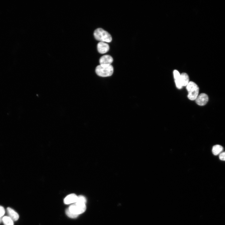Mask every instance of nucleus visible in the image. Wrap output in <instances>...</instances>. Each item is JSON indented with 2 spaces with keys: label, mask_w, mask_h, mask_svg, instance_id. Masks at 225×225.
<instances>
[{
  "label": "nucleus",
  "mask_w": 225,
  "mask_h": 225,
  "mask_svg": "<svg viewBox=\"0 0 225 225\" xmlns=\"http://www.w3.org/2000/svg\"><path fill=\"white\" fill-rule=\"evenodd\" d=\"M86 202V198L82 195H79L78 196V198L76 202L81 204H85Z\"/></svg>",
  "instance_id": "nucleus-13"
},
{
  "label": "nucleus",
  "mask_w": 225,
  "mask_h": 225,
  "mask_svg": "<svg viewBox=\"0 0 225 225\" xmlns=\"http://www.w3.org/2000/svg\"><path fill=\"white\" fill-rule=\"evenodd\" d=\"M68 208L72 213L79 215L85 211L86 207L85 204L76 202L70 206Z\"/></svg>",
  "instance_id": "nucleus-4"
},
{
  "label": "nucleus",
  "mask_w": 225,
  "mask_h": 225,
  "mask_svg": "<svg viewBox=\"0 0 225 225\" xmlns=\"http://www.w3.org/2000/svg\"><path fill=\"white\" fill-rule=\"evenodd\" d=\"M78 196L75 194L72 193L67 196L64 199V202L65 204H68L76 202Z\"/></svg>",
  "instance_id": "nucleus-8"
},
{
  "label": "nucleus",
  "mask_w": 225,
  "mask_h": 225,
  "mask_svg": "<svg viewBox=\"0 0 225 225\" xmlns=\"http://www.w3.org/2000/svg\"><path fill=\"white\" fill-rule=\"evenodd\" d=\"M65 213L68 217L71 218H75L78 216V215L75 214L70 211L68 208L66 209Z\"/></svg>",
  "instance_id": "nucleus-14"
},
{
  "label": "nucleus",
  "mask_w": 225,
  "mask_h": 225,
  "mask_svg": "<svg viewBox=\"0 0 225 225\" xmlns=\"http://www.w3.org/2000/svg\"><path fill=\"white\" fill-rule=\"evenodd\" d=\"M93 34L95 38L101 42H109L112 40L111 35L101 28L96 29L94 32Z\"/></svg>",
  "instance_id": "nucleus-1"
},
{
  "label": "nucleus",
  "mask_w": 225,
  "mask_h": 225,
  "mask_svg": "<svg viewBox=\"0 0 225 225\" xmlns=\"http://www.w3.org/2000/svg\"><path fill=\"white\" fill-rule=\"evenodd\" d=\"M95 72L98 75L103 77L111 76L113 72V68L111 65H100L97 66Z\"/></svg>",
  "instance_id": "nucleus-2"
},
{
  "label": "nucleus",
  "mask_w": 225,
  "mask_h": 225,
  "mask_svg": "<svg viewBox=\"0 0 225 225\" xmlns=\"http://www.w3.org/2000/svg\"><path fill=\"white\" fill-rule=\"evenodd\" d=\"M180 80L182 87L186 86L189 82L188 76L186 73H182L181 74Z\"/></svg>",
  "instance_id": "nucleus-10"
},
{
  "label": "nucleus",
  "mask_w": 225,
  "mask_h": 225,
  "mask_svg": "<svg viewBox=\"0 0 225 225\" xmlns=\"http://www.w3.org/2000/svg\"><path fill=\"white\" fill-rule=\"evenodd\" d=\"M2 217H0V223L2 221Z\"/></svg>",
  "instance_id": "nucleus-18"
},
{
  "label": "nucleus",
  "mask_w": 225,
  "mask_h": 225,
  "mask_svg": "<svg viewBox=\"0 0 225 225\" xmlns=\"http://www.w3.org/2000/svg\"><path fill=\"white\" fill-rule=\"evenodd\" d=\"M195 100L197 104L202 106L207 103L208 100V97L206 94L202 93L198 96Z\"/></svg>",
  "instance_id": "nucleus-5"
},
{
  "label": "nucleus",
  "mask_w": 225,
  "mask_h": 225,
  "mask_svg": "<svg viewBox=\"0 0 225 225\" xmlns=\"http://www.w3.org/2000/svg\"><path fill=\"white\" fill-rule=\"evenodd\" d=\"M219 158L221 160L225 161V152L220 154Z\"/></svg>",
  "instance_id": "nucleus-17"
},
{
  "label": "nucleus",
  "mask_w": 225,
  "mask_h": 225,
  "mask_svg": "<svg viewBox=\"0 0 225 225\" xmlns=\"http://www.w3.org/2000/svg\"><path fill=\"white\" fill-rule=\"evenodd\" d=\"M223 150V148L222 146L219 145H216L213 147L212 151L214 155H217L221 153Z\"/></svg>",
  "instance_id": "nucleus-11"
},
{
  "label": "nucleus",
  "mask_w": 225,
  "mask_h": 225,
  "mask_svg": "<svg viewBox=\"0 0 225 225\" xmlns=\"http://www.w3.org/2000/svg\"><path fill=\"white\" fill-rule=\"evenodd\" d=\"M5 210L4 208L0 205V217H2L4 214Z\"/></svg>",
  "instance_id": "nucleus-16"
},
{
  "label": "nucleus",
  "mask_w": 225,
  "mask_h": 225,
  "mask_svg": "<svg viewBox=\"0 0 225 225\" xmlns=\"http://www.w3.org/2000/svg\"><path fill=\"white\" fill-rule=\"evenodd\" d=\"M186 89L188 92V98L191 100H195L198 95L199 88L198 85L195 82L190 81L186 86Z\"/></svg>",
  "instance_id": "nucleus-3"
},
{
  "label": "nucleus",
  "mask_w": 225,
  "mask_h": 225,
  "mask_svg": "<svg viewBox=\"0 0 225 225\" xmlns=\"http://www.w3.org/2000/svg\"><path fill=\"white\" fill-rule=\"evenodd\" d=\"M173 73L175 80L180 78L181 74H180L179 72L178 71L176 70H174Z\"/></svg>",
  "instance_id": "nucleus-15"
},
{
  "label": "nucleus",
  "mask_w": 225,
  "mask_h": 225,
  "mask_svg": "<svg viewBox=\"0 0 225 225\" xmlns=\"http://www.w3.org/2000/svg\"><path fill=\"white\" fill-rule=\"evenodd\" d=\"M4 225H13V221L8 216H4L2 219Z\"/></svg>",
  "instance_id": "nucleus-12"
},
{
  "label": "nucleus",
  "mask_w": 225,
  "mask_h": 225,
  "mask_svg": "<svg viewBox=\"0 0 225 225\" xmlns=\"http://www.w3.org/2000/svg\"><path fill=\"white\" fill-rule=\"evenodd\" d=\"M109 47L108 44L104 42H100L97 44L98 52L101 54L105 53L108 51Z\"/></svg>",
  "instance_id": "nucleus-7"
},
{
  "label": "nucleus",
  "mask_w": 225,
  "mask_h": 225,
  "mask_svg": "<svg viewBox=\"0 0 225 225\" xmlns=\"http://www.w3.org/2000/svg\"><path fill=\"white\" fill-rule=\"evenodd\" d=\"M112 58L109 55H106L101 57L99 60L100 65H109L112 62Z\"/></svg>",
  "instance_id": "nucleus-6"
},
{
  "label": "nucleus",
  "mask_w": 225,
  "mask_h": 225,
  "mask_svg": "<svg viewBox=\"0 0 225 225\" xmlns=\"http://www.w3.org/2000/svg\"><path fill=\"white\" fill-rule=\"evenodd\" d=\"M7 214L13 221H16L19 218L18 214L14 210L8 207L7 209Z\"/></svg>",
  "instance_id": "nucleus-9"
}]
</instances>
